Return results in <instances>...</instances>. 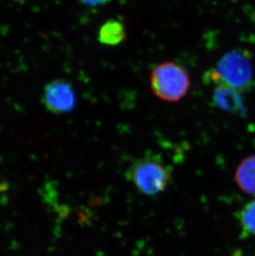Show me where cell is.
<instances>
[{
  "mask_svg": "<svg viewBox=\"0 0 255 256\" xmlns=\"http://www.w3.org/2000/svg\"><path fill=\"white\" fill-rule=\"evenodd\" d=\"M82 4L90 6V7H98L106 4L110 2V0H79Z\"/></svg>",
  "mask_w": 255,
  "mask_h": 256,
  "instance_id": "9c48e42d",
  "label": "cell"
},
{
  "mask_svg": "<svg viewBox=\"0 0 255 256\" xmlns=\"http://www.w3.org/2000/svg\"><path fill=\"white\" fill-rule=\"evenodd\" d=\"M238 188L248 195H255V155L241 161L236 172Z\"/></svg>",
  "mask_w": 255,
  "mask_h": 256,
  "instance_id": "8992f818",
  "label": "cell"
},
{
  "mask_svg": "<svg viewBox=\"0 0 255 256\" xmlns=\"http://www.w3.org/2000/svg\"><path fill=\"white\" fill-rule=\"evenodd\" d=\"M42 103L54 114L72 112L76 106V96L72 85L66 80H54L44 88Z\"/></svg>",
  "mask_w": 255,
  "mask_h": 256,
  "instance_id": "277c9868",
  "label": "cell"
},
{
  "mask_svg": "<svg viewBox=\"0 0 255 256\" xmlns=\"http://www.w3.org/2000/svg\"><path fill=\"white\" fill-rule=\"evenodd\" d=\"M241 229L243 233L255 236V199L244 206L238 215Z\"/></svg>",
  "mask_w": 255,
  "mask_h": 256,
  "instance_id": "ba28073f",
  "label": "cell"
},
{
  "mask_svg": "<svg viewBox=\"0 0 255 256\" xmlns=\"http://www.w3.org/2000/svg\"><path fill=\"white\" fill-rule=\"evenodd\" d=\"M150 87L156 98L175 103L188 94L190 87V76L178 63L172 60L164 62L152 69Z\"/></svg>",
  "mask_w": 255,
  "mask_h": 256,
  "instance_id": "7a4b0ae2",
  "label": "cell"
},
{
  "mask_svg": "<svg viewBox=\"0 0 255 256\" xmlns=\"http://www.w3.org/2000/svg\"><path fill=\"white\" fill-rule=\"evenodd\" d=\"M213 100L217 106L226 112L238 114L244 112V104L240 92L230 87L218 86L214 90Z\"/></svg>",
  "mask_w": 255,
  "mask_h": 256,
  "instance_id": "5b68a950",
  "label": "cell"
},
{
  "mask_svg": "<svg viewBox=\"0 0 255 256\" xmlns=\"http://www.w3.org/2000/svg\"><path fill=\"white\" fill-rule=\"evenodd\" d=\"M207 80L242 92L254 85V66L248 52L234 50L224 54L216 68L207 72Z\"/></svg>",
  "mask_w": 255,
  "mask_h": 256,
  "instance_id": "6da1fadb",
  "label": "cell"
},
{
  "mask_svg": "<svg viewBox=\"0 0 255 256\" xmlns=\"http://www.w3.org/2000/svg\"><path fill=\"white\" fill-rule=\"evenodd\" d=\"M126 38V29L123 22L118 20H110L102 25L98 40L106 46H118Z\"/></svg>",
  "mask_w": 255,
  "mask_h": 256,
  "instance_id": "52a82bcc",
  "label": "cell"
},
{
  "mask_svg": "<svg viewBox=\"0 0 255 256\" xmlns=\"http://www.w3.org/2000/svg\"><path fill=\"white\" fill-rule=\"evenodd\" d=\"M128 178L140 192L147 196H156L170 185L172 174L161 160L146 157L132 165L128 171Z\"/></svg>",
  "mask_w": 255,
  "mask_h": 256,
  "instance_id": "3957f363",
  "label": "cell"
}]
</instances>
